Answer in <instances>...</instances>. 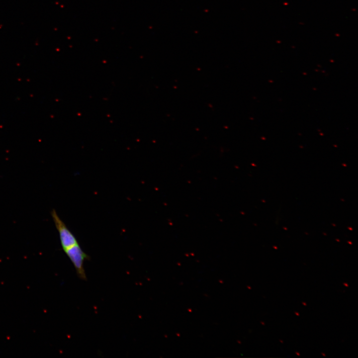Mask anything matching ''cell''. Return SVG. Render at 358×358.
<instances>
[{
	"label": "cell",
	"mask_w": 358,
	"mask_h": 358,
	"mask_svg": "<svg viewBox=\"0 0 358 358\" xmlns=\"http://www.w3.org/2000/svg\"><path fill=\"white\" fill-rule=\"evenodd\" d=\"M51 216L58 232L61 245L63 251L78 244L76 237L59 217L55 209L52 210Z\"/></svg>",
	"instance_id": "1"
},
{
	"label": "cell",
	"mask_w": 358,
	"mask_h": 358,
	"mask_svg": "<svg viewBox=\"0 0 358 358\" xmlns=\"http://www.w3.org/2000/svg\"><path fill=\"white\" fill-rule=\"evenodd\" d=\"M64 251L72 263L79 277L86 280L84 263L89 259V256L83 251L79 243Z\"/></svg>",
	"instance_id": "2"
}]
</instances>
